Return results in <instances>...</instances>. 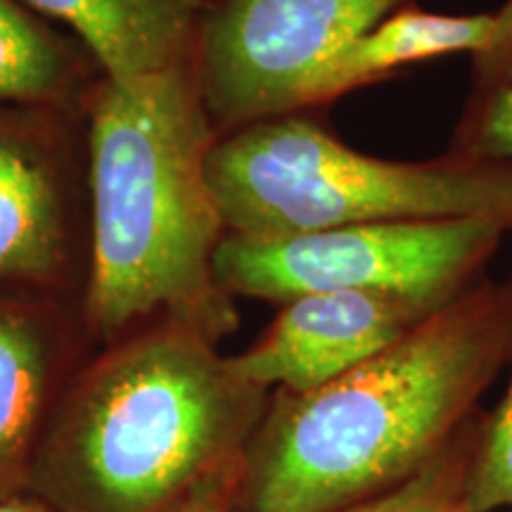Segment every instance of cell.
I'll return each instance as SVG.
<instances>
[{
  "label": "cell",
  "mask_w": 512,
  "mask_h": 512,
  "mask_svg": "<svg viewBox=\"0 0 512 512\" xmlns=\"http://www.w3.org/2000/svg\"><path fill=\"white\" fill-rule=\"evenodd\" d=\"M60 361L53 306L0 292V498L29 467Z\"/></svg>",
  "instance_id": "8fae6325"
},
{
  "label": "cell",
  "mask_w": 512,
  "mask_h": 512,
  "mask_svg": "<svg viewBox=\"0 0 512 512\" xmlns=\"http://www.w3.org/2000/svg\"><path fill=\"white\" fill-rule=\"evenodd\" d=\"M207 181L223 228L240 238L446 219L496 221L512 233V162L451 150L427 162L370 157L302 112L221 136Z\"/></svg>",
  "instance_id": "277c9868"
},
{
  "label": "cell",
  "mask_w": 512,
  "mask_h": 512,
  "mask_svg": "<svg viewBox=\"0 0 512 512\" xmlns=\"http://www.w3.org/2000/svg\"><path fill=\"white\" fill-rule=\"evenodd\" d=\"M214 344L159 320L83 370L34 460L50 501L64 512H181L240 465L266 392Z\"/></svg>",
  "instance_id": "3957f363"
},
{
  "label": "cell",
  "mask_w": 512,
  "mask_h": 512,
  "mask_svg": "<svg viewBox=\"0 0 512 512\" xmlns=\"http://www.w3.org/2000/svg\"><path fill=\"white\" fill-rule=\"evenodd\" d=\"M470 434L472 422L444 453L406 482L342 512H465V475L475 446Z\"/></svg>",
  "instance_id": "4fadbf2b"
},
{
  "label": "cell",
  "mask_w": 512,
  "mask_h": 512,
  "mask_svg": "<svg viewBox=\"0 0 512 512\" xmlns=\"http://www.w3.org/2000/svg\"><path fill=\"white\" fill-rule=\"evenodd\" d=\"M235 467H230V470L223 472V475L214 477L211 482L204 484L202 489H197L190 501L183 505L181 512H235L233 498H235V489H238V475H235Z\"/></svg>",
  "instance_id": "e0dca14e"
},
{
  "label": "cell",
  "mask_w": 512,
  "mask_h": 512,
  "mask_svg": "<svg viewBox=\"0 0 512 512\" xmlns=\"http://www.w3.org/2000/svg\"><path fill=\"white\" fill-rule=\"evenodd\" d=\"M512 275L482 283L311 392H280L242 458V512H342L432 463L508 366Z\"/></svg>",
  "instance_id": "6da1fadb"
},
{
  "label": "cell",
  "mask_w": 512,
  "mask_h": 512,
  "mask_svg": "<svg viewBox=\"0 0 512 512\" xmlns=\"http://www.w3.org/2000/svg\"><path fill=\"white\" fill-rule=\"evenodd\" d=\"M508 230L486 219L387 221L278 240L223 235L216 283L230 297L287 304L318 292H389L446 306L484 280Z\"/></svg>",
  "instance_id": "5b68a950"
},
{
  "label": "cell",
  "mask_w": 512,
  "mask_h": 512,
  "mask_svg": "<svg viewBox=\"0 0 512 512\" xmlns=\"http://www.w3.org/2000/svg\"><path fill=\"white\" fill-rule=\"evenodd\" d=\"M451 152L491 162H512V86L472 93Z\"/></svg>",
  "instance_id": "9a60e30c"
},
{
  "label": "cell",
  "mask_w": 512,
  "mask_h": 512,
  "mask_svg": "<svg viewBox=\"0 0 512 512\" xmlns=\"http://www.w3.org/2000/svg\"><path fill=\"white\" fill-rule=\"evenodd\" d=\"M496 27V10L439 15L406 5L325 62L304 91L302 112L396 76L411 64L446 55L479 57L489 50Z\"/></svg>",
  "instance_id": "30bf717a"
},
{
  "label": "cell",
  "mask_w": 512,
  "mask_h": 512,
  "mask_svg": "<svg viewBox=\"0 0 512 512\" xmlns=\"http://www.w3.org/2000/svg\"><path fill=\"white\" fill-rule=\"evenodd\" d=\"M83 107L91 328L112 337L162 316L211 342L228 335L238 311L214 275L226 228L207 181L219 133L204 110L192 60L133 79L100 76Z\"/></svg>",
  "instance_id": "7a4b0ae2"
},
{
  "label": "cell",
  "mask_w": 512,
  "mask_h": 512,
  "mask_svg": "<svg viewBox=\"0 0 512 512\" xmlns=\"http://www.w3.org/2000/svg\"><path fill=\"white\" fill-rule=\"evenodd\" d=\"M64 114L0 105V292L55 290L79 254Z\"/></svg>",
  "instance_id": "52a82bcc"
},
{
  "label": "cell",
  "mask_w": 512,
  "mask_h": 512,
  "mask_svg": "<svg viewBox=\"0 0 512 512\" xmlns=\"http://www.w3.org/2000/svg\"><path fill=\"white\" fill-rule=\"evenodd\" d=\"M72 31L107 79H133L192 60L207 0H22Z\"/></svg>",
  "instance_id": "9c48e42d"
},
{
  "label": "cell",
  "mask_w": 512,
  "mask_h": 512,
  "mask_svg": "<svg viewBox=\"0 0 512 512\" xmlns=\"http://www.w3.org/2000/svg\"><path fill=\"white\" fill-rule=\"evenodd\" d=\"M406 5L413 0H207L192 67L214 131L299 114L325 62Z\"/></svg>",
  "instance_id": "8992f818"
},
{
  "label": "cell",
  "mask_w": 512,
  "mask_h": 512,
  "mask_svg": "<svg viewBox=\"0 0 512 512\" xmlns=\"http://www.w3.org/2000/svg\"><path fill=\"white\" fill-rule=\"evenodd\" d=\"M508 366L510 380L503 399L477 427L463 489L465 512L512 510V351Z\"/></svg>",
  "instance_id": "5bb4252c"
},
{
  "label": "cell",
  "mask_w": 512,
  "mask_h": 512,
  "mask_svg": "<svg viewBox=\"0 0 512 512\" xmlns=\"http://www.w3.org/2000/svg\"><path fill=\"white\" fill-rule=\"evenodd\" d=\"M437 311L389 292L304 294L283 304L266 335L230 358V366L264 392H311L392 347Z\"/></svg>",
  "instance_id": "ba28073f"
},
{
  "label": "cell",
  "mask_w": 512,
  "mask_h": 512,
  "mask_svg": "<svg viewBox=\"0 0 512 512\" xmlns=\"http://www.w3.org/2000/svg\"><path fill=\"white\" fill-rule=\"evenodd\" d=\"M496 36L486 53L472 57L475 62V93L512 86V0L496 10Z\"/></svg>",
  "instance_id": "2e32d148"
},
{
  "label": "cell",
  "mask_w": 512,
  "mask_h": 512,
  "mask_svg": "<svg viewBox=\"0 0 512 512\" xmlns=\"http://www.w3.org/2000/svg\"><path fill=\"white\" fill-rule=\"evenodd\" d=\"M98 67L88 50L22 0H0V105L83 107ZM100 72V69H98Z\"/></svg>",
  "instance_id": "7c38bea8"
},
{
  "label": "cell",
  "mask_w": 512,
  "mask_h": 512,
  "mask_svg": "<svg viewBox=\"0 0 512 512\" xmlns=\"http://www.w3.org/2000/svg\"><path fill=\"white\" fill-rule=\"evenodd\" d=\"M0 512H43V510L36 508V505L17 501V498L8 496V498H0Z\"/></svg>",
  "instance_id": "ac0fdd59"
}]
</instances>
